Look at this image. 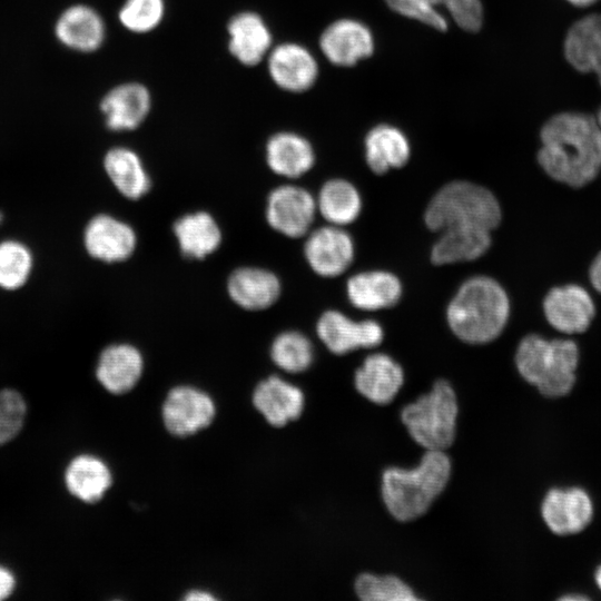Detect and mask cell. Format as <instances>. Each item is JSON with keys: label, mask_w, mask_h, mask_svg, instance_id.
Instances as JSON below:
<instances>
[{"label": "cell", "mask_w": 601, "mask_h": 601, "mask_svg": "<svg viewBox=\"0 0 601 601\" xmlns=\"http://www.w3.org/2000/svg\"><path fill=\"white\" fill-rule=\"evenodd\" d=\"M540 137L538 161L556 181L578 188L600 171L601 128L591 116L558 114L543 125Z\"/></svg>", "instance_id": "cell-1"}, {"label": "cell", "mask_w": 601, "mask_h": 601, "mask_svg": "<svg viewBox=\"0 0 601 601\" xmlns=\"http://www.w3.org/2000/svg\"><path fill=\"white\" fill-rule=\"evenodd\" d=\"M510 315V300L504 288L489 276L466 279L457 289L446 311L452 332L470 344L495 339Z\"/></svg>", "instance_id": "cell-2"}, {"label": "cell", "mask_w": 601, "mask_h": 601, "mask_svg": "<svg viewBox=\"0 0 601 601\" xmlns=\"http://www.w3.org/2000/svg\"><path fill=\"white\" fill-rule=\"evenodd\" d=\"M451 461L444 451L426 450L413 469L390 467L382 476V497L388 512L400 521L423 515L445 489Z\"/></svg>", "instance_id": "cell-3"}, {"label": "cell", "mask_w": 601, "mask_h": 601, "mask_svg": "<svg viewBox=\"0 0 601 601\" xmlns=\"http://www.w3.org/2000/svg\"><path fill=\"white\" fill-rule=\"evenodd\" d=\"M515 364L521 376L542 395L561 397L575 384L579 348L570 339H545L531 334L520 342Z\"/></svg>", "instance_id": "cell-4"}, {"label": "cell", "mask_w": 601, "mask_h": 601, "mask_svg": "<svg viewBox=\"0 0 601 601\" xmlns=\"http://www.w3.org/2000/svg\"><path fill=\"white\" fill-rule=\"evenodd\" d=\"M426 226L435 231L451 227L494 229L501 220V208L486 188L469 181H452L431 199L424 214Z\"/></svg>", "instance_id": "cell-5"}, {"label": "cell", "mask_w": 601, "mask_h": 601, "mask_svg": "<svg viewBox=\"0 0 601 601\" xmlns=\"http://www.w3.org/2000/svg\"><path fill=\"white\" fill-rule=\"evenodd\" d=\"M459 406L454 390L445 380L406 405L401 418L411 437L425 450L444 451L455 439Z\"/></svg>", "instance_id": "cell-6"}, {"label": "cell", "mask_w": 601, "mask_h": 601, "mask_svg": "<svg viewBox=\"0 0 601 601\" xmlns=\"http://www.w3.org/2000/svg\"><path fill=\"white\" fill-rule=\"evenodd\" d=\"M323 56L336 67H353L375 51V37L370 27L354 18L331 22L318 40Z\"/></svg>", "instance_id": "cell-7"}, {"label": "cell", "mask_w": 601, "mask_h": 601, "mask_svg": "<svg viewBox=\"0 0 601 601\" xmlns=\"http://www.w3.org/2000/svg\"><path fill=\"white\" fill-rule=\"evenodd\" d=\"M316 210V199L308 190L295 185H283L268 195L266 220L277 233L298 238L309 231Z\"/></svg>", "instance_id": "cell-8"}, {"label": "cell", "mask_w": 601, "mask_h": 601, "mask_svg": "<svg viewBox=\"0 0 601 601\" xmlns=\"http://www.w3.org/2000/svg\"><path fill=\"white\" fill-rule=\"evenodd\" d=\"M266 61L273 82L287 92L302 93L309 90L319 75L316 57L298 42L287 41L273 46Z\"/></svg>", "instance_id": "cell-9"}, {"label": "cell", "mask_w": 601, "mask_h": 601, "mask_svg": "<svg viewBox=\"0 0 601 601\" xmlns=\"http://www.w3.org/2000/svg\"><path fill=\"white\" fill-rule=\"evenodd\" d=\"M593 502L579 486L551 489L541 504V515L551 532L572 535L583 531L592 521Z\"/></svg>", "instance_id": "cell-10"}, {"label": "cell", "mask_w": 601, "mask_h": 601, "mask_svg": "<svg viewBox=\"0 0 601 601\" xmlns=\"http://www.w3.org/2000/svg\"><path fill=\"white\" fill-rule=\"evenodd\" d=\"M161 411L166 428L176 436H188L207 427L216 413L211 397L193 386L170 390Z\"/></svg>", "instance_id": "cell-11"}, {"label": "cell", "mask_w": 601, "mask_h": 601, "mask_svg": "<svg viewBox=\"0 0 601 601\" xmlns=\"http://www.w3.org/2000/svg\"><path fill=\"white\" fill-rule=\"evenodd\" d=\"M316 333L334 354L342 355L357 348L377 346L383 339V328L372 319L355 322L337 311H327L316 324Z\"/></svg>", "instance_id": "cell-12"}, {"label": "cell", "mask_w": 601, "mask_h": 601, "mask_svg": "<svg viewBox=\"0 0 601 601\" xmlns=\"http://www.w3.org/2000/svg\"><path fill=\"white\" fill-rule=\"evenodd\" d=\"M60 45L76 52L91 53L101 48L107 28L101 14L85 3H75L60 12L53 26Z\"/></svg>", "instance_id": "cell-13"}, {"label": "cell", "mask_w": 601, "mask_h": 601, "mask_svg": "<svg viewBox=\"0 0 601 601\" xmlns=\"http://www.w3.org/2000/svg\"><path fill=\"white\" fill-rule=\"evenodd\" d=\"M151 105L149 89L144 83L129 81L109 89L101 98L99 109L110 130L128 131L146 120Z\"/></svg>", "instance_id": "cell-14"}, {"label": "cell", "mask_w": 601, "mask_h": 601, "mask_svg": "<svg viewBox=\"0 0 601 601\" xmlns=\"http://www.w3.org/2000/svg\"><path fill=\"white\" fill-rule=\"evenodd\" d=\"M304 254L316 274L335 277L344 273L353 262L354 244L349 234L339 226L328 225L308 235Z\"/></svg>", "instance_id": "cell-15"}, {"label": "cell", "mask_w": 601, "mask_h": 601, "mask_svg": "<svg viewBox=\"0 0 601 601\" xmlns=\"http://www.w3.org/2000/svg\"><path fill=\"white\" fill-rule=\"evenodd\" d=\"M543 311L550 325L565 334L587 331L595 314L591 296L578 285L552 288L544 298Z\"/></svg>", "instance_id": "cell-16"}, {"label": "cell", "mask_w": 601, "mask_h": 601, "mask_svg": "<svg viewBox=\"0 0 601 601\" xmlns=\"http://www.w3.org/2000/svg\"><path fill=\"white\" fill-rule=\"evenodd\" d=\"M227 35L228 51L246 67L260 63L273 48V36L268 24L254 11L234 14L227 23Z\"/></svg>", "instance_id": "cell-17"}, {"label": "cell", "mask_w": 601, "mask_h": 601, "mask_svg": "<svg viewBox=\"0 0 601 601\" xmlns=\"http://www.w3.org/2000/svg\"><path fill=\"white\" fill-rule=\"evenodd\" d=\"M85 247L90 256L105 263L124 262L135 252L137 236L125 221L101 214L86 226Z\"/></svg>", "instance_id": "cell-18"}, {"label": "cell", "mask_w": 601, "mask_h": 601, "mask_svg": "<svg viewBox=\"0 0 601 601\" xmlns=\"http://www.w3.org/2000/svg\"><path fill=\"white\" fill-rule=\"evenodd\" d=\"M227 292L239 307L247 311H262L278 299L282 285L270 270L245 266L235 269L228 277Z\"/></svg>", "instance_id": "cell-19"}, {"label": "cell", "mask_w": 601, "mask_h": 601, "mask_svg": "<svg viewBox=\"0 0 601 601\" xmlns=\"http://www.w3.org/2000/svg\"><path fill=\"white\" fill-rule=\"evenodd\" d=\"M401 365L384 353L368 355L355 372V387L359 394L375 404H387L403 385Z\"/></svg>", "instance_id": "cell-20"}, {"label": "cell", "mask_w": 601, "mask_h": 601, "mask_svg": "<svg viewBox=\"0 0 601 601\" xmlns=\"http://www.w3.org/2000/svg\"><path fill=\"white\" fill-rule=\"evenodd\" d=\"M253 403L270 425L280 427L300 416L305 398L297 386L270 376L257 385Z\"/></svg>", "instance_id": "cell-21"}, {"label": "cell", "mask_w": 601, "mask_h": 601, "mask_svg": "<svg viewBox=\"0 0 601 601\" xmlns=\"http://www.w3.org/2000/svg\"><path fill=\"white\" fill-rule=\"evenodd\" d=\"M144 359L130 344H112L106 347L98 359L96 375L99 383L111 394L130 391L140 380Z\"/></svg>", "instance_id": "cell-22"}, {"label": "cell", "mask_w": 601, "mask_h": 601, "mask_svg": "<svg viewBox=\"0 0 601 601\" xmlns=\"http://www.w3.org/2000/svg\"><path fill=\"white\" fill-rule=\"evenodd\" d=\"M266 161L276 175L294 179L313 168L315 152L312 144L302 135L279 131L267 140Z\"/></svg>", "instance_id": "cell-23"}, {"label": "cell", "mask_w": 601, "mask_h": 601, "mask_svg": "<svg viewBox=\"0 0 601 601\" xmlns=\"http://www.w3.org/2000/svg\"><path fill=\"white\" fill-rule=\"evenodd\" d=\"M364 145L366 162L371 170L378 175L403 167L411 156L408 138L391 124H380L371 128Z\"/></svg>", "instance_id": "cell-24"}, {"label": "cell", "mask_w": 601, "mask_h": 601, "mask_svg": "<svg viewBox=\"0 0 601 601\" xmlns=\"http://www.w3.org/2000/svg\"><path fill=\"white\" fill-rule=\"evenodd\" d=\"M346 289L352 305L363 311L391 307L402 295L400 279L385 270L358 273L348 279Z\"/></svg>", "instance_id": "cell-25"}, {"label": "cell", "mask_w": 601, "mask_h": 601, "mask_svg": "<svg viewBox=\"0 0 601 601\" xmlns=\"http://www.w3.org/2000/svg\"><path fill=\"white\" fill-rule=\"evenodd\" d=\"M441 233L431 250V260L435 265L476 259L491 245V230L485 228L451 227Z\"/></svg>", "instance_id": "cell-26"}, {"label": "cell", "mask_w": 601, "mask_h": 601, "mask_svg": "<svg viewBox=\"0 0 601 601\" xmlns=\"http://www.w3.org/2000/svg\"><path fill=\"white\" fill-rule=\"evenodd\" d=\"M564 52L577 70L597 73L601 83V14L588 16L570 28Z\"/></svg>", "instance_id": "cell-27"}, {"label": "cell", "mask_w": 601, "mask_h": 601, "mask_svg": "<svg viewBox=\"0 0 601 601\" xmlns=\"http://www.w3.org/2000/svg\"><path fill=\"white\" fill-rule=\"evenodd\" d=\"M104 167L122 196L137 200L149 191L150 177L135 150L124 146L109 149L104 158Z\"/></svg>", "instance_id": "cell-28"}, {"label": "cell", "mask_w": 601, "mask_h": 601, "mask_svg": "<svg viewBox=\"0 0 601 601\" xmlns=\"http://www.w3.org/2000/svg\"><path fill=\"white\" fill-rule=\"evenodd\" d=\"M173 230L180 252L188 258L203 259L213 254L221 243L220 228L215 218L206 211L179 217Z\"/></svg>", "instance_id": "cell-29"}, {"label": "cell", "mask_w": 601, "mask_h": 601, "mask_svg": "<svg viewBox=\"0 0 601 601\" xmlns=\"http://www.w3.org/2000/svg\"><path fill=\"white\" fill-rule=\"evenodd\" d=\"M112 482L108 465L97 456L81 454L68 464L65 484L69 493L86 503L99 501Z\"/></svg>", "instance_id": "cell-30"}, {"label": "cell", "mask_w": 601, "mask_h": 601, "mask_svg": "<svg viewBox=\"0 0 601 601\" xmlns=\"http://www.w3.org/2000/svg\"><path fill=\"white\" fill-rule=\"evenodd\" d=\"M316 207L325 220L341 227L353 223L358 217L362 199L354 185L336 178L322 186Z\"/></svg>", "instance_id": "cell-31"}, {"label": "cell", "mask_w": 601, "mask_h": 601, "mask_svg": "<svg viewBox=\"0 0 601 601\" xmlns=\"http://www.w3.org/2000/svg\"><path fill=\"white\" fill-rule=\"evenodd\" d=\"M270 357L282 370L300 373L307 370L314 359L311 341L295 331L283 332L275 337L270 346Z\"/></svg>", "instance_id": "cell-32"}, {"label": "cell", "mask_w": 601, "mask_h": 601, "mask_svg": "<svg viewBox=\"0 0 601 601\" xmlns=\"http://www.w3.org/2000/svg\"><path fill=\"white\" fill-rule=\"evenodd\" d=\"M355 591L364 601H416L414 591L395 575L363 573L357 577Z\"/></svg>", "instance_id": "cell-33"}, {"label": "cell", "mask_w": 601, "mask_h": 601, "mask_svg": "<svg viewBox=\"0 0 601 601\" xmlns=\"http://www.w3.org/2000/svg\"><path fill=\"white\" fill-rule=\"evenodd\" d=\"M32 255L28 247L17 240L0 244V287L17 289L28 279Z\"/></svg>", "instance_id": "cell-34"}, {"label": "cell", "mask_w": 601, "mask_h": 601, "mask_svg": "<svg viewBox=\"0 0 601 601\" xmlns=\"http://www.w3.org/2000/svg\"><path fill=\"white\" fill-rule=\"evenodd\" d=\"M165 12V0H125L118 20L126 30L142 35L158 28Z\"/></svg>", "instance_id": "cell-35"}, {"label": "cell", "mask_w": 601, "mask_h": 601, "mask_svg": "<svg viewBox=\"0 0 601 601\" xmlns=\"http://www.w3.org/2000/svg\"><path fill=\"white\" fill-rule=\"evenodd\" d=\"M26 415L27 404L18 391L12 388L0 391V445L19 434Z\"/></svg>", "instance_id": "cell-36"}, {"label": "cell", "mask_w": 601, "mask_h": 601, "mask_svg": "<svg viewBox=\"0 0 601 601\" xmlns=\"http://www.w3.org/2000/svg\"><path fill=\"white\" fill-rule=\"evenodd\" d=\"M394 12L418 21L439 31H446L447 18L442 13L436 0H384Z\"/></svg>", "instance_id": "cell-37"}, {"label": "cell", "mask_w": 601, "mask_h": 601, "mask_svg": "<svg viewBox=\"0 0 601 601\" xmlns=\"http://www.w3.org/2000/svg\"><path fill=\"white\" fill-rule=\"evenodd\" d=\"M449 17L464 31H479L484 21V9L481 0H436Z\"/></svg>", "instance_id": "cell-38"}, {"label": "cell", "mask_w": 601, "mask_h": 601, "mask_svg": "<svg viewBox=\"0 0 601 601\" xmlns=\"http://www.w3.org/2000/svg\"><path fill=\"white\" fill-rule=\"evenodd\" d=\"M16 579L6 566L0 565V601L7 599L14 590Z\"/></svg>", "instance_id": "cell-39"}, {"label": "cell", "mask_w": 601, "mask_h": 601, "mask_svg": "<svg viewBox=\"0 0 601 601\" xmlns=\"http://www.w3.org/2000/svg\"><path fill=\"white\" fill-rule=\"evenodd\" d=\"M589 275L593 287L601 293V253L592 262Z\"/></svg>", "instance_id": "cell-40"}, {"label": "cell", "mask_w": 601, "mask_h": 601, "mask_svg": "<svg viewBox=\"0 0 601 601\" xmlns=\"http://www.w3.org/2000/svg\"><path fill=\"white\" fill-rule=\"evenodd\" d=\"M185 600L187 601H209V600H216L215 595L207 591L203 590H194L190 591L185 595Z\"/></svg>", "instance_id": "cell-41"}, {"label": "cell", "mask_w": 601, "mask_h": 601, "mask_svg": "<svg viewBox=\"0 0 601 601\" xmlns=\"http://www.w3.org/2000/svg\"><path fill=\"white\" fill-rule=\"evenodd\" d=\"M568 1L574 6L584 7V6H589L595 2L597 0H568Z\"/></svg>", "instance_id": "cell-42"}, {"label": "cell", "mask_w": 601, "mask_h": 601, "mask_svg": "<svg viewBox=\"0 0 601 601\" xmlns=\"http://www.w3.org/2000/svg\"><path fill=\"white\" fill-rule=\"evenodd\" d=\"M594 580H595V583L599 588V590L601 591V564L598 566L595 573H594Z\"/></svg>", "instance_id": "cell-43"}, {"label": "cell", "mask_w": 601, "mask_h": 601, "mask_svg": "<svg viewBox=\"0 0 601 601\" xmlns=\"http://www.w3.org/2000/svg\"><path fill=\"white\" fill-rule=\"evenodd\" d=\"M575 598H577L578 600H582V599H585V597H581V595H577ZM562 599H564V600H572V599H573V597H571V595H566V597H564V598H562Z\"/></svg>", "instance_id": "cell-44"}, {"label": "cell", "mask_w": 601, "mask_h": 601, "mask_svg": "<svg viewBox=\"0 0 601 601\" xmlns=\"http://www.w3.org/2000/svg\"><path fill=\"white\" fill-rule=\"evenodd\" d=\"M597 122H598L599 127L601 128V109L598 112Z\"/></svg>", "instance_id": "cell-45"}, {"label": "cell", "mask_w": 601, "mask_h": 601, "mask_svg": "<svg viewBox=\"0 0 601 601\" xmlns=\"http://www.w3.org/2000/svg\"><path fill=\"white\" fill-rule=\"evenodd\" d=\"M1 220H2V216H1V214H0V223H1Z\"/></svg>", "instance_id": "cell-46"}]
</instances>
